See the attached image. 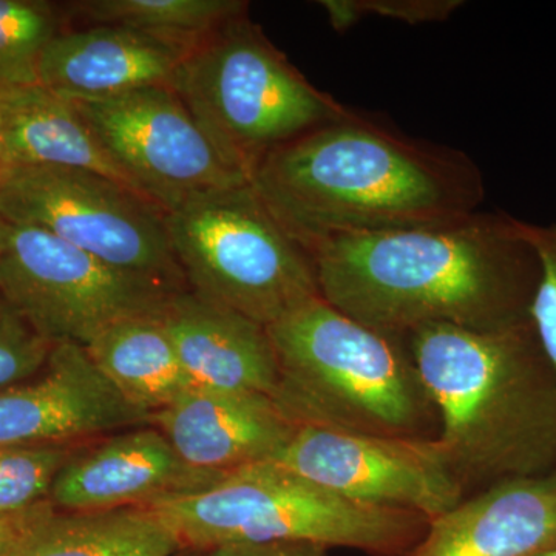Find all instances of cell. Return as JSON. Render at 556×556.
Listing matches in <instances>:
<instances>
[{"mask_svg": "<svg viewBox=\"0 0 556 556\" xmlns=\"http://www.w3.org/2000/svg\"><path fill=\"white\" fill-rule=\"evenodd\" d=\"M318 292L361 324L407 338L430 325L496 331L530 320L540 260L506 212L309 249Z\"/></svg>", "mask_w": 556, "mask_h": 556, "instance_id": "1", "label": "cell"}, {"mask_svg": "<svg viewBox=\"0 0 556 556\" xmlns=\"http://www.w3.org/2000/svg\"><path fill=\"white\" fill-rule=\"evenodd\" d=\"M249 182L306 251L338 237L455 222L485 200L484 175L466 152L354 109L273 150Z\"/></svg>", "mask_w": 556, "mask_h": 556, "instance_id": "2", "label": "cell"}, {"mask_svg": "<svg viewBox=\"0 0 556 556\" xmlns=\"http://www.w3.org/2000/svg\"><path fill=\"white\" fill-rule=\"evenodd\" d=\"M405 339L464 497L556 471V375L532 321L496 331L430 325Z\"/></svg>", "mask_w": 556, "mask_h": 556, "instance_id": "3", "label": "cell"}, {"mask_svg": "<svg viewBox=\"0 0 556 556\" xmlns=\"http://www.w3.org/2000/svg\"><path fill=\"white\" fill-rule=\"evenodd\" d=\"M274 401L298 426L437 439L439 416L407 339L361 324L316 298L268 327Z\"/></svg>", "mask_w": 556, "mask_h": 556, "instance_id": "4", "label": "cell"}, {"mask_svg": "<svg viewBox=\"0 0 556 556\" xmlns=\"http://www.w3.org/2000/svg\"><path fill=\"white\" fill-rule=\"evenodd\" d=\"M182 548L208 552L241 543H313L368 556H405L430 519L369 506L332 492L277 460L252 464L214 485L152 506Z\"/></svg>", "mask_w": 556, "mask_h": 556, "instance_id": "5", "label": "cell"}, {"mask_svg": "<svg viewBox=\"0 0 556 556\" xmlns=\"http://www.w3.org/2000/svg\"><path fill=\"white\" fill-rule=\"evenodd\" d=\"M172 89L219 159L249 181L273 150L351 110L313 86L248 13L190 50Z\"/></svg>", "mask_w": 556, "mask_h": 556, "instance_id": "6", "label": "cell"}, {"mask_svg": "<svg viewBox=\"0 0 556 556\" xmlns=\"http://www.w3.org/2000/svg\"><path fill=\"white\" fill-rule=\"evenodd\" d=\"M170 247L197 298L270 327L320 298L313 258L251 182L208 190L166 212Z\"/></svg>", "mask_w": 556, "mask_h": 556, "instance_id": "7", "label": "cell"}, {"mask_svg": "<svg viewBox=\"0 0 556 556\" xmlns=\"http://www.w3.org/2000/svg\"><path fill=\"white\" fill-rule=\"evenodd\" d=\"M0 217L10 225L46 230L166 291L188 289L172 251L166 211L104 175L10 167L0 179Z\"/></svg>", "mask_w": 556, "mask_h": 556, "instance_id": "8", "label": "cell"}, {"mask_svg": "<svg viewBox=\"0 0 556 556\" xmlns=\"http://www.w3.org/2000/svg\"><path fill=\"white\" fill-rule=\"evenodd\" d=\"M174 294L28 226L10 225L0 252V299L53 345L86 348L123 318L160 314Z\"/></svg>", "mask_w": 556, "mask_h": 556, "instance_id": "9", "label": "cell"}, {"mask_svg": "<svg viewBox=\"0 0 556 556\" xmlns=\"http://www.w3.org/2000/svg\"><path fill=\"white\" fill-rule=\"evenodd\" d=\"M72 102L134 188L166 212L208 190L249 182L219 159L172 87Z\"/></svg>", "mask_w": 556, "mask_h": 556, "instance_id": "10", "label": "cell"}, {"mask_svg": "<svg viewBox=\"0 0 556 556\" xmlns=\"http://www.w3.org/2000/svg\"><path fill=\"white\" fill-rule=\"evenodd\" d=\"M276 460L350 500L416 511L430 521L466 500L438 438L372 437L300 426Z\"/></svg>", "mask_w": 556, "mask_h": 556, "instance_id": "11", "label": "cell"}, {"mask_svg": "<svg viewBox=\"0 0 556 556\" xmlns=\"http://www.w3.org/2000/svg\"><path fill=\"white\" fill-rule=\"evenodd\" d=\"M150 424L76 343H58L36 378L0 393V445L84 444Z\"/></svg>", "mask_w": 556, "mask_h": 556, "instance_id": "12", "label": "cell"}, {"mask_svg": "<svg viewBox=\"0 0 556 556\" xmlns=\"http://www.w3.org/2000/svg\"><path fill=\"white\" fill-rule=\"evenodd\" d=\"M223 477L189 466L150 424L80 447L54 479L49 501L61 511L152 507Z\"/></svg>", "mask_w": 556, "mask_h": 556, "instance_id": "13", "label": "cell"}, {"mask_svg": "<svg viewBox=\"0 0 556 556\" xmlns=\"http://www.w3.org/2000/svg\"><path fill=\"white\" fill-rule=\"evenodd\" d=\"M152 426L189 466L219 475L276 460L299 428L266 394L197 387L155 413Z\"/></svg>", "mask_w": 556, "mask_h": 556, "instance_id": "14", "label": "cell"}, {"mask_svg": "<svg viewBox=\"0 0 556 556\" xmlns=\"http://www.w3.org/2000/svg\"><path fill=\"white\" fill-rule=\"evenodd\" d=\"M556 548V471L508 479L431 519L405 556H538Z\"/></svg>", "mask_w": 556, "mask_h": 556, "instance_id": "15", "label": "cell"}, {"mask_svg": "<svg viewBox=\"0 0 556 556\" xmlns=\"http://www.w3.org/2000/svg\"><path fill=\"white\" fill-rule=\"evenodd\" d=\"M189 50L116 25L64 30L43 50L39 84L72 101L174 87Z\"/></svg>", "mask_w": 556, "mask_h": 556, "instance_id": "16", "label": "cell"}, {"mask_svg": "<svg viewBox=\"0 0 556 556\" xmlns=\"http://www.w3.org/2000/svg\"><path fill=\"white\" fill-rule=\"evenodd\" d=\"M160 317L193 387L274 396L278 365L268 327L189 289L172 295Z\"/></svg>", "mask_w": 556, "mask_h": 556, "instance_id": "17", "label": "cell"}, {"mask_svg": "<svg viewBox=\"0 0 556 556\" xmlns=\"http://www.w3.org/2000/svg\"><path fill=\"white\" fill-rule=\"evenodd\" d=\"M0 142L7 169L87 170L137 190L102 149L75 104L40 84L0 91Z\"/></svg>", "mask_w": 556, "mask_h": 556, "instance_id": "18", "label": "cell"}, {"mask_svg": "<svg viewBox=\"0 0 556 556\" xmlns=\"http://www.w3.org/2000/svg\"><path fill=\"white\" fill-rule=\"evenodd\" d=\"M160 314L123 318L86 346L112 386L150 416L193 388Z\"/></svg>", "mask_w": 556, "mask_h": 556, "instance_id": "19", "label": "cell"}, {"mask_svg": "<svg viewBox=\"0 0 556 556\" xmlns=\"http://www.w3.org/2000/svg\"><path fill=\"white\" fill-rule=\"evenodd\" d=\"M181 551L177 533L152 507L53 508L16 556H175Z\"/></svg>", "mask_w": 556, "mask_h": 556, "instance_id": "20", "label": "cell"}, {"mask_svg": "<svg viewBox=\"0 0 556 556\" xmlns=\"http://www.w3.org/2000/svg\"><path fill=\"white\" fill-rule=\"evenodd\" d=\"M73 7L93 25L130 28L189 51L249 10L241 0H87Z\"/></svg>", "mask_w": 556, "mask_h": 556, "instance_id": "21", "label": "cell"}, {"mask_svg": "<svg viewBox=\"0 0 556 556\" xmlns=\"http://www.w3.org/2000/svg\"><path fill=\"white\" fill-rule=\"evenodd\" d=\"M64 31L60 7L42 0H0V91L39 84L43 50Z\"/></svg>", "mask_w": 556, "mask_h": 556, "instance_id": "22", "label": "cell"}, {"mask_svg": "<svg viewBox=\"0 0 556 556\" xmlns=\"http://www.w3.org/2000/svg\"><path fill=\"white\" fill-rule=\"evenodd\" d=\"M86 444L0 445V517L49 501L61 468Z\"/></svg>", "mask_w": 556, "mask_h": 556, "instance_id": "23", "label": "cell"}, {"mask_svg": "<svg viewBox=\"0 0 556 556\" xmlns=\"http://www.w3.org/2000/svg\"><path fill=\"white\" fill-rule=\"evenodd\" d=\"M329 24L346 31L358 22L378 17L407 25L437 24L463 9V0H321Z\"/></svg>", "mask_w": 556, "mask_h": 556, "instance_id": "24", "label": "cell"}, {"mask_svg": "<svg viewBox=\"0 0 556 556\" xmlns=\"http://www.w3.org/2000/svg\"><path fill=\"white\" fill-rule=\"evenodd\" d=\"M53 346L0 299V393L36 378Z\"/></svg>", "mask_w": 556, "mask_h": 556, "instance_id": "25", "label": "cell"}, {"mask_svg": "<svg viewBox=\"0 0 556 556\" xmlns=\"http://www.w3.org/2000/svg\"><path fill=\"white\" fill-rule=\"evenodd\" d=\"M525 230L540 260V281L530 306V321L556 375V223L538 226L525 222Z\"/></svg>", "mask_w": 556, "mask_h": 556, "instance_id": "26", "label": "cell"}, {"mask_svg": "<svg viewBox=\"0 0 556 556\" xmlns=\"http://www.w3.org/2000/svg\"><path fill=\"white\" fill-rule=\"evenodd\" d=\"M50 501L20 514L0 517V556H16L28 533L53 510Z\"/></svg>", "mask_w": 556, "mask_h": 556, "instance_id": "27", "label": "cell"}, {"mask_svg": "<svg viewBox=\"0 0 556 556\" xmlns=\"http://www.w3.org/2000/svg\"><path fill=\"white\" fill-rule=\"evenodd\" d=\"M331 548L313 543H292V541H274V543L228 544L212 548L208 556H329Z\"/></svg>", "mask_w": 556, "mask_h": 556, "instance_id": "28", "label": "cell"}, {"mask_svg": "<svg viewBox=\"0 0 556 556\" xmlns=\"http://www.w3.org/2000/svg\"><path fill=\"white\" fill-rule=\"evenodd\" d=\"M9 223L5 222L2 217H0V252L3 251V247H5L7 233H9Z\"/></svg>", "mask_w": 556, "mask_h": 556, "instance_id": "29", "label": "cell"}, {"mask_svg": "<svg viewBox=\"0 0 556 556\" xmlns=\"http://www.w3.org/2000/svg\"><path fill=\"white\" fill-rule=\"evenodd\" d=\"M175 556H208V552L193 551V548H182V551L178 552V554Z\"/></svg>", "mask_w": 556, "mask_h": 556, "instance_id": "30", "label": "cell"}, {"mask_svg": "<svg viewBox=\"0 0 556 556\" xmlns=\"http://www.w3.org/2000/svg\"><path fill=\"white\" fill-rule=\"evenodd\" d=\"M7 170V160L5 153H3L2 142H0V179H2L3 174Z\"/></svg>", "mask_w": 556, "mask_h": 556, "instance_id": "31", "label": "cell"}, {"mask_svg": "<svg viewBox=\"0 0 556 556\" xmlns=\"http://www.w3.org/2000/svg\"><path fill=\"white\" fill-rule=\"evenodd\" d=\"M538 556H556V548H555V551L546 552V554L538 555Z\"/></svg>", "mask_w": 556, "mask_h": 556, "instance_id": "32", "label": "cell"}]
</instances>
